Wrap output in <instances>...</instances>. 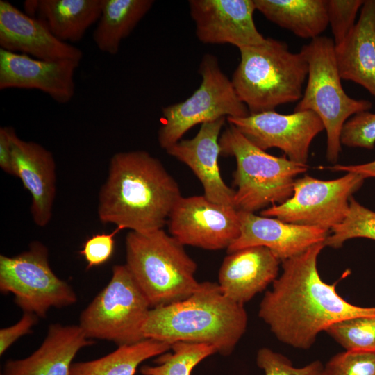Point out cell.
Masks as SVG:
<instances>
[{"label": "cell", "mask_w": 375, "mask_h": 375, "mask_svg": "<svg viewBox=\"0 0 375 375\" xmlns=\"http://www.w3.org/2000/svg\"><path fill=\"white\" fill-rule=\"evenodd\" d=\"M0 167L6 173L16 176L12 160L9 126L0 128Z\"/></svg>", "instance_id": "36"}, {"label": "cell", "mask_w": 375, "mask_h": 375, "mask_svg": "<svg viewBox=\"0 0 375 375\" xmlns=\"http://www.w3.org/2000/svg\"><path fill=\"white\" fill-rule=\"evenodd\" d=\"M0 46L6 51L44 60L81 62L83 58L80 49L60 41L41 21L5 0L0 1Z\"/></svg>", "instance_id": "17"}, {"label": "cell", "mask_w": 375, "mask_h": 375, "mask_svg": "<svg viewBox=\"0 0 375 375\" xmlns=\"http://www.w3.org/2000/svg\"><path fill=\"white\" fill-rule=\"evenodd\" d=\"M324 247L316 244L282 261V274L260 303L258 316L276 338L298 349H309L318 335L336 322L375 316V307L348 302L337 292L338 282L322 279L317 258Z\"/></svg>", "instance_id": "1"}, {"label": "cell", "mask_w": 375, "mask_h": 375, "mask_svg": "<svg viewBox=\"0 0 375 375\" xmlns=\"http://www.w3.org/2000/svg\"><path fill=\"white\" fill-rule=\"evenodd\" d=\"M340 141L342 144L349 147L373 149L375 145V113L365 111L351 117L342 128Z\"/></svg>", "instance_id": "33"}, {"label": "cell", "mask_w": 375, "mask_h": 375, "mask_svg": "<svg viewBox=\"0 0 375 375\" xmlns=\"http://www.w3.org/2000/svg\"><path fill=\"white\" fill-rule=\"evenodd\" d=\"M362 0H326L328 24L335 46L341 44L355 26L356 14Z\"/></svg>", "instance_id": "32"}, {"label": "cell", "mask_w": 375, "mask_h": 375, "mask_svg": "<svg viewBox=\"0 0 375 375\" xmlns=\"http://www.w3.org/2000/svg\"><path fill=\"white\" fill-rule=\"evenodd\" d=\"M172 352H166L155 360L156 365H142L141 375H190L196 365L217 353L210 344L178 342L171 345Z\"/></svg>", "instance_id": "27"}, {"label": "cell", "mask_w": 375, "mask_h": 375, "mask_svg": "<svg viewBox=\"0 0 375 375\" xmlns=\"http://www.w3.org/2000/svg\"><path fill=\"white\" fill-rule=\"evenodd\" d=\"M335 58L341 78L360 85L375 97V0L364 1L357 23L335 46Z\"/></svg>", "instance_id": "22"}, {"label": "cell", "mask_w": 375, "mask_h": 375, "mask_svg": "<svg viewBox=\"0 0 375 375\" xmlns=\"http://www.w3.org/2000/svg\"><path fill=\"white\" fill-rule=\"evenodd\" d=\"M151 309L126 265H116L108 285L81 312L78 325L88 339L134 344L146 339L142 330Z\"/></svg>", "instance_id": "8"}, {"label": "cell", "mask_w": 375, "mask_h": 375, "mask_svg": "<svg viewBox=\"0 0 375 375\" xmlns=\"http://www.w3.org/2000/svg\"><path fill=\"white\" fill-rule=\"evenodd\" d=\"M226 119L222 117L202 124L193 138L181 140L166 151L192 169L209 201L235 207V190L223 181L218 165L221 156L219 139Z\"/></svg>", "instance_id": "19"}, {"label": "cell", "mask_w": 375, "mask_h": 375, "mask_svg": "<svg viewBox=\"0 0 375 375\" xmlns=\"http://www.w3.org/2000/svg\"><path fill=\"white\" fill-rule=\"evenodd\" d=\"M16 176L31 195V212L35 224L48 225L56 191V162L52 153L41 144L19 138L9 126Z\"/></svg>", "instance_id": "18"}, {"label": "cell", "mask_w": 375, "mask_h": 375, "mask_svg": "<svg viewBox=\"0 0 375 375\" xmlns=\"http://www.w3.org/2000/svg\"><path fill=\"white\" fill-rule=\"evenodd\" d=\"M170 235L183 246L207 250L228 249L240 234L238 210L204 195L181 197L167 220Z\"/></svg>", "instance_id": "12"}, {"label": "cell", "mask_w": 375, "mask_h": 375, "mask_svg": "<svg viewBox=\"0 0 375 375\" xmlns=\"http://www.w3.org/2000/svg\"><path fill=\"white\" fill-rule=\"evenodd\" d=\"M220 153L233 156L234 203L238 210L255 212L270 204H281L290 199L295 177L307 171L308 165L277 157L252 144L233 125L229 124L219 139Z\"/></svg>", "instance_id": "6"}, {"label": "cell", "mask_w": 375, "mask_h": 375, "mask_svg": "<svg viewBox=\"0 0 375 375\" xmlns=\"http://www.w3.org/2000/svg\"><path fill=\"white\" fill-rule=\"evenodd\" d=\"M239 50L240 62L231 81L250 114L274 110L302 98L308 64L301 51L293 53L286 43L271 38Z\"/></svg>", "instance_id": "4"}, {"label": "cell", "mask_w": 375, "mask_h": 375, "mask_svg": "<svg viewBox=\"0 0 375 375\" xmlns=\"http://www.w3.org/2000/svg\"><path fill=\"white\" fill-rule=\"evenodd\" d=\"M334 172H353L361 175L365 178H375V160L360 165H338L328 167Z\"/></svg>", "instance_id": "37"}, {"label": "cell", "mask_w": 375, "mask_h": 375, "mask_svg": "<svg viewBox=\"0 0 375 375\" xmlns=\"http://www.w3.org/2000/svg\"><path fill=\"white\" fill-rule=\"evenodd\" d=\"M80 62L44 60L0 48V89H36L60 104L75 93L74 74Z\"/></svg>", "instance_id": "15"}, {"label": "cell", "mask_w": 375, "mask_h": 375, "mask_svg": "<svg viewBox=\"0 0 375 375\" xmlns=\"http://www.w3.org/2000/svg\"><path fill=\"white\" fill-rule=\"evenodd\" d=\"M301 51L308 64V80L294 112L310 110L318 115L326 132V158L335 163L341 151L344 124L350 117L368 111L372 103L353 99L344 90L332 39L317 37L303 46Z\"/></svg>", "instance_id": "7"}, {"label": "cell", "mask_w": 375, "mask_h": 375, "mask_svg": "<svg viewBox=\"0 0 375 375\" xmlns=\"http://www.w3.org/2000/svg\"><path fill=\"white\" fill-rule=\"evenodd\" d=\"M248 322L244 305L226 297L218 283H199L186 299L151 308L143 326L144 338L170 345L178 342L207 344L222 356L231 354Z\"/></svg>", "instance_id": "3"}, {"label": "cell", "mask_w": 375, "mask_h": 375, "mask_svg": "<svg viewBox=\"0 0 375 375\" xmlns=\"http://www.w3.org/2000/svg\"><path fill=\"white\" fill-rule=\"evenodd\" d=\"M365 179L353 172L326 181L305 175L295 180L290 199L262 210L260 215L287 223L331 231L346 218L349 200Z\"/></svg>", "instance_id": "11"}, {"label": "cell", "mask_w": 375, "mask_h": 375, "mask_svg": "<svg viewBox=\"0 0 375 375\" xmlns=\"http://www.w3.org/2000/svg\"><path fill=\"white\" fill-rule=\"evenodd\" d=\"M331 231L324 242L325 247L339 249L347 240L357 238L375 240V212L351 197L346 218Z\"/></svg>", "instance_id": "28"}, {"label": "cell", "mask_w": 375, "mask_h": 375, "mask_svg": "<svg viewBox=\"0 0 375 375\" xmlns=\"http://www.w3.org/2000/svg\"><path fill=\"white\" fill-rule=\"evenodd\" d=\"M26 14L41 21L64 42H78L87 30L99 21L102 0L25 1Z\"/></svg>", "instance_id": "23"}, {"label": "cell", "mask_w": 375, "mask_h": 375, "mask_svg": "<svg viewBox=\"0 0 375 375\" xmlns=\"http://www.w3.org/2000/svg\"><path fill=\"white\" fill-rule=\"evenodd\" d=\"M202 80L194 93L183 101L162 108V126L158 140L167 150L181 140L198 124L222 117L239 118L249 115L246 105L239 99L231 80L222 72L215 56L207 53L201 62Z\"/></svg>", "instance_id": "9"}, {"label": "cell", "mask_w": 375, "mask_h": 375, "mask_svg": "<svg viewBox=\"0 0 375 375\" xmlns=\"http://www.w3.org/2000/svg\"><path fill=\"white\" fill-rule=\"evenodd\" d=\"M181 197L177 182L157 158L142 150L117 152L99 194L98 216L121 230L148 233L167 224Z\"/></svg>", "instance_id": "2"}, {"label": "cell", "mask_w": 375, "mask_h": 375, "mask_svg": "<svg viewBox=\"0 0 375 375\" xmlns=\"http://www.w3.org/2000/svg\"><path fill=\"white\" fill-rule=\"evenodd\" d=\"M38 322V316L33 313L24 312L22 318L15 324L0 330V355L19 338L30 333L32 327Z\"/></svg>", "instance_id": "35"}, {"label": "cell", "mask_w": 375, "mask_h": 375, "mask_svg": "<svg viewBox=\"0 0 375 375\" xmlns=\"http://www.w3.org/2000/svg\"><path fill=\"white\" fill-rule=\"evenodd\" d=\"M280 262L265 247L228 253L219 271L218 284L226 297L244 305L276 279Z\"/></svg>", "instance_id": "20"}, {"label": "cell", "mask_w": 375, "mask_h": 375, "mask_svg": "<svg viewBox=\"0 0 375 375\" xmlns=\"http://www.w3.org/2000/svg\"><path fill=\"white\" fill-rule=\"evenodd\" d=\"M325 332L345 350L375 351V316L342 320Z\"/></svg>", "instance_id": "29"}, {"label": "cell", "mask_w": 375, "mask_h": 375, "mask_svg": "<svg viewBox=\"0 0 375 375\" xmlns=\"http://www.w3.org/2000/svg\"><path fill=\"white\" fill-rule=\"evenodd\" d=\"M92 343L79 325L51 324L40 347L25 358L7 360L1 375H70L77 353Z\"/></svg>", "instance_id": "21"}, {"label": "cell", "mask_w": 375, "mask_h": 375, "mask_svg": "<svg viewBox=\"0 0 375 375\" xmlns=\"http://www.w3.org/2000/svg\"><path fill=\"white\" fill-rule=\"evenodd\" d=\"M121 229L118 227L110 233L96 234L83 244L80 254L88 262V269L106 263L115 249V237Z\"/></svg>", "instance_id": "34"}, {"label": "cell", "mask_w": 375, "mask_h": 375, "mask_svg": "<svg viewBox=\"0 0 375 375\" xmlns=\"http://www.w3.org/2000/svg\"><path fill=\"white\" fill-rule=\"evenodd\" d=\"M256 363L265 375H322L324 367L318 360L296 367L288 358L267 347L258 351Z\"/></svg>", "instance_id": "31"}, {"label": "cell", "mask_w": 375, "mask_h": 375, "mask_svg": "<svg viewBox=\"0 0 375 375\" xmlns=\"http://www.w3.org/2000/svg\"><path fill=\"white\" fill-rule=\"evenodd\" d=\"M240 234L227 249L228 253L250 247H265L281 262L310 247L325 242L324 229L287 223L275 217L238 210Z\"/></svg>", "instance_id": "16"}, {"label": "cell", "mask_w": 375, "mask_h": 375, "mask_svg": "<svg viewBox=\"0 0 375 375\" xmlns=\"http://www.w3.org/2000/svg\"><path fill=\"white\" fill-rule=\"evenodd\" d=\"M226 120L260 149L278 148L290 160L305 165L312 141L324 130L320 118L310 110L288 115L269 110Z\"/></svg>", "instance_id": "13"}, {"label": "cell", "mask_w": 375, "mask_h": 375, "mask_svg": "<svg viewBox=\"0 0 375 375\" xmlns=\"http://www.w3.org/2000/svg\"><path fill=\"white\" fill-rule=\"evenodd\" d=\"M171 349V345L146 338L118 346L114 351L96 360L72 363L70 375H135L144 361Z\"/></svg>", "instance_id": "26"}, {"label": "cell", "mask_w": 375, "mask_h": 375, "mask_svg": "<svg viewBox=\"0 0 375 375\" xmlns=\"http://www.w3.org/2000/svg\"><path fill=\"white\" fill-rule=\"evenodd\" d=\"M153 0H102L101 13L92 38L102 52L115 55L126 38L150 10Z\"/></svg>", "instance_id": "25"}, {"label": "cell", "mask_w": 375, "mask_h": 375, "mask_svg": "<svg viewBox=\"0 0 375 375\" xmlns=\"http://www.w3.org/2000/svg\"><path fill=\"white\" fill-rule=\"evenodd\" d=\"M125 248V265L151 308L183 300L198 288L196 262L162 228L130 231Z\"/></svg>", "instance_id": "5"}, {"label": "cell", "mask_w": 375, "mask_h": 375, "mask_svg": "<svg viewBox=\"0 0 375 375\" xmlns=\"http://www.w3.org/2000/svg\"><path fill=\"white\" fill-rule=\"evenodd\" d=\"M0 290L12 294L24 312L41 317L51 308L69 306L77 301L73 288L52 271L48 249L39 242L13 257L0 256Z\"/></svg>", "instance_id": "10"}, {"label": "cell", "mask_w": 375, "mask_h": 375, "mask_svg": "<svg viewBox=\"0 0 375 375\" xmlns=\"http://www.w3.org/2000/svg\"><path fill=\"white\" fill-rule=\"evenodd\" d=\"M268 20L299 38L313 40L328 25L326 0H253Z\"/></svg>", "instance_id": "24"}, {"label": "cell", "mask_w": 375, "mask_h": 375, "mask_svg": "<svg viewBox=\"0 0 375 375\" xmlns=\"http://www.w3.org/2000/svg\"><path fill=\"white\" fill-rule=\"evenodd\" d=\"M188 3L196 35L203 43H228L240 49L267 40L253 21V0H190Z\"/></svg>", "instance_id": "14"}, {"label": "cell", "mask_w": 375, "mask_h": 375, "mask_svg": "<svg viewBox=\"0 0 375 375\" xmlns=\"http://www.w3.org/2000/svg\"><path fill=\"white\" fill-rule=\"evenodd\" d=\"M322 375H375V351L338 353L324 365Z\"/></svg>", "instance_id": "30"}]
</instances>
